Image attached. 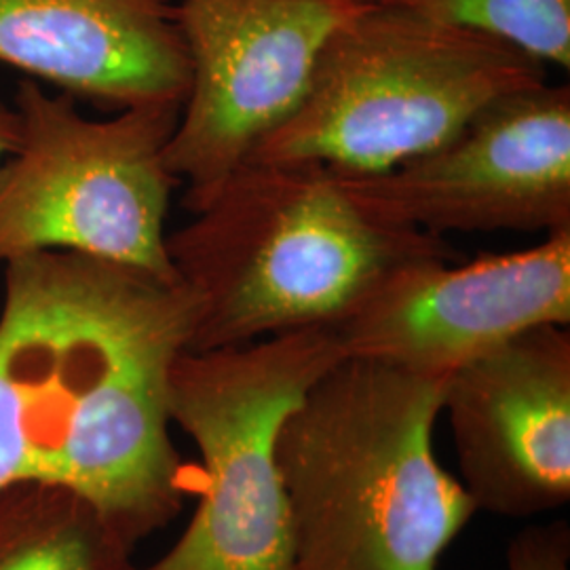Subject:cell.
Segmentation results:
<instances>
[{
	"instance_id": "1",
	"label": "cell",
	"mask_w": 570,
	"mask_h": 570,
	"mask_svg": "<svg viewBox=\"0 0 570 570\" xmlns=\"http://www.w3.org/2000/svg\"><path fill=\"white\" fill-rule=\"evenodd\" d=\"M4 266L0 489L72 490L136 548L183 510L167 381L197 301L180 279L70 252Z\"/></svg>"
},
{
	"instance_id": "2",
	"label": "cell",
	"mask_w": 570,
	"mask_h": 570,
	"mask_svg": "<svg viewBox=\"0 0 570 570\" xmlns=\"http://www.w3.org/2000/svg\"><path fill=\"white\" fill-rule=\"evenodd\" d=\"M446 379L341 357L285 416L296 570H440L478 511L433 452Z\"/></svg>"
},
{
	"instance_id": "3",
	"label": "cell",
	"mask_w": 570,
	"mask_h": 570,
	"mask_svg": "<svg viewBox=\"0 0 570 570\" xmlns=\"http://www.w3.org/2000/svg\"><path fill=\"white\" fill-rule=\"evenodd\" d=\"M167 256L197 301L188 351L332 327L391 268L459 258L442 235L376 216L324 165L252 159L167 235Z\"/></svg>"
},
{
	"instance_id": "4",
	"label": "cell",
	"mask_w": 570,
	"mask_h": 570,
	"mask_svg": "<svg viewBox=\"0 0 570 570\" xmlns=\"http://www.w3.org/2000/svg\"><path fill=\"white\" fill-rule=\"evenodd\" d=\"M541 82L548 68L505 42L370 2L330 35L303 100L247 161L381 174Z\"/></svg>"
},
{
	"instance_id": "5",
	"label": "cell",
	"mask_w": 570,
	"mask_h": 570,
	"mask_svg": "<svg viewBox=\"0 0 570 570\" xmlns=\"http://www.w3.org/2000/svg\"><path fill=\"white\" fill-rule=\"evenodd\" d=\"M341 357L332 327L176 357L167 412L202 452V503L176 546L144 570H296L277 433Z\"/></svg>"
},
{
	"instance_id": "6",
	"label": "cell",
	"mask_w": 570,
	"mask_h": 570,
	"mask_svg": "<svg viewBox=\"0 0 570 570\" xmlns=\"http://www.w3.org/2000/svg\"><path fill=\"white\" fill-rule=\"evenodd\" d=\"M20 142L0 165V263L70 252L178 279L165 218L178 184L165 150L183 106L146 104L110 119L21 79Z\"/></svg>"
},
{
	"instance_id": "7",
	"label": "cell",
	"mask_w": 570,
	"mask_h": 570,
	"mask_svg": "<svg viewBox=\"0 0 570 570\" xmlns=\"http://www.w3.org/2000/svg\"><path fill=\"white\" fill-rule=\"evenodd\" d=\"M190 81L165 161L197 212L296 110L348 0H176ZM370 4V2H367Z\"/></svg>"
},
{
	"instance_id": "8",
	"label": "cell",
	"mask_w": 570,
	"mask_h": 570,
	"mask_svg": "<svg viewBox=\"0 0 570 570\" xmlns=\"http://www.w3.org/2000/svg\"><path fill=\"white\" fill-rule=\"evenodd\" d=\"M338 176L376 216L442 237L564 230L570 87L541 82L513 91L421 157L381 174Z\"/></svg>"
},
{
	"instance_id": "9",
	"label": "cell",
	"mask_w": 570,
	"mask_h": 570,
	"mask_svg": "<svg viewBox=\"0 0 570 570\" xmlns=\"http://www.w3.org/2000/svg\"><path fill=\"white\" fill-rule=\"evenodd\" d=\"M391 268L332 326L345 357L449 376L530 327L569 326L570 228L529 249Z\"/></svg>"
},
{
	"instance_id": "10",
	"label": "cell",
	"mask_w": 570,
	"mask_h": 570,
	"mask_svg": "<svg viewBox=\"0 0 570 570\" xmlns=\"http://www.w3.org/2000/svg\"><path fill=\"white\" fill-rule=\"evenodd\" d=\"M461 484L478 511L532 518L570 501V334L530 327L446 379Z\"/></svg>"
},
{
	"instance_id": "11",
	"label": "cell",
	"mask_w": 570,
	"mask_h": 570,
	"mask_svg": "<svg viewBox=\"0 0 570 570\" xmlns=\"http://www.w3.org/2000/svg\"><path fill=\"white\" fill-rule=\"evenodd\" d=\"M0 61L106 108L183 106L176 0H0Z\"/></svg>"
},
{
	"instance_id": "12",
	"label": "cell",
	"mask_w": 570,
	"mask_h": 570,
	"mask_svg": "<svg viewBox=\"0 0 570 570\" xmlns=\"http://www.w3.org/2000/svg\"><path fill=\"white\" fill-rule=\"evenodd\" d=\"M87 499L41 482L0 489V570H140Z\"/></svg>"
},
{
	"instance_id": "13",
	"label": "cell",
	"mask_w": 570,
	"mask_h": 570,
	"mask_svg": "<svg viewBox=\"0 0 570 570\" xmlns=\"http://www.w3.org/2000/svg\"><path fill=\"white\" fill-rule=\"evenodd\" d=\"M484 35L543 66H570V0H374Z\"/></svg>"
},
{
	"instance_id": "14",
	"label": "cell",
	"mask_w": 570,
	"mask_h": 570,
	"mask_svg": "<svg viewBox=\"0 0 570 570\" xmlns=\"http://www.w3.org/2000/svg\"><path fill=\"white\" fill-rule=\"evenodd\" d=\"M508 570H570V529L567 522L520 530L508 548Z\"/></svg>"
},
{
	"instance_id": "15",
	"label": "cell",
	"mask_w": 570,
	"mask_h": 570,
	"mask_svg": "<svg viewBox=\"0 0 570 570\" xmlns=\"http://www.w3.org/2000/svg\"><path fill=\"white\" fill-rule=\"evenodd\" d=\"M20 142V117L16 106L0 100V165L4 164Z\"/></svg>"
},
{
	"instance_id": "16",
	"label": "cell",
	"mask_w": 570,
	"mask_h": 570,
	"mask_svg": "<svg viewBox=\"0 0 570 570\" xmlns=\"http://www.w3.org/2000/svg\"><path fill=\"white\" fill-rule=\"evenodd\" d=\"M348 2H357V4H367V2H374V0H348Z\"/></svg>"
}]
</instances>
